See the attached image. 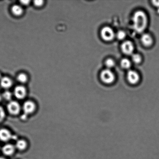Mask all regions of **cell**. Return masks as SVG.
I'll use <instances>...</instances> for the list:
<instances>
[{
    "mask_svg": "<svg viewBox=\"0 0 159 159\" xmlns=\"http://www.w3.org/2000/svg\"><path fill=\"white\" fill-rule=\"evenodd\" d=\"M133 26L135 30L141 33L146 29L148 24V18L146 13L138 11L134 13L133 17Z\"/></svg>",
    "mask_w": 159,
    "mask_h": 159,
    "instance_id": "obj_1",
    "label": "cell"
},
{
    "mask_svg": "<svg viewBox=\"0 0 159 159\" xmlns=\"http://www.w3.org/2000/svg\"><path fill=\"white\" fill-rule=\"evenodd\" d=\"M100 78L102 82L108 84L113 83L115 79L114 73L108 69L104 70L101 72Z\"/></svg>",
    "mask_w": 159,
    "mask_h": 159,
    "instance_id": "obj_2",
    "label": "cell"
},
{
    "mask_svg": "<svg viewBox=\"0 0 159 159\" xmlns=\"http://www.w3.org/2000/svg\"><path fill=\"white\" fill-rule=\"evenodd\" d=\"M101 36L105 41H110L114 39L115 33L111 27H104L101 31Z\"/></svg>",
    "mask_w": 159,
    "mask_h": 159,
    "instance_id": "obj_3",
    "label": "cell"
},
{
    "mask_svg": "<svg viewBox=\"0 0 159 159\" xmlns=\"http://www.w3.org/2000/svg\"><path fill=\"white\" fill-rule=\"evenodd\" d=\"M7 110L10 114L16 115L19 114L20 111V105L16 101H10L7 104Z\"/></svg>",
    "mask_w": 159,
    "mask_h": 159,
    "instance_id": "obj_4",
    "label": "cell"
},
{
    "mask_svg": "<svg viewBox=\"0 0 159 159\" xmlns=\"http://www.w3.org/2000/svg\"><path fill=\"white\" fill-rule=\"evenodd\" d=\"M36 105L34 102L30 101H26L23 105L24 114L27 116L33 114L36 110Z\"/></svg>",
    "mask_w": 159,
    "mask_h": 159,
    "instance_id": "obj_5",
    "label": "cell"
},
{
    "mask_svg": "<svg viewBox=\"0 0 159 159\" xmlns=\"http://www.w3.org/2000/svg\"><path fill=\"white\" fill-rule=\"evenodd\" d=\"M128 81L131 84H136L138 83L140 80V76L137 72L130 70L128 71L127 75Z\"/></svg>",
    "mask_w": 159,
    "mask_h": 159,
    "instance_id": "obj_6",
    "label": "cell"
},
{
    "mask_svg": "<svg viewBox=\"0 0 159 159\" xmlns=\"http://www.w3.org/2000/svg\"><path fill=\"white\" fill-rule=\"evenodd\" d=\"M121 50L124 54L126 55L132 54L134 51V45L130 41H126L122 44Z\"/></svg>",
    "mask_w": 159,
    "mask_h": 159,
    "instance_id": "obj_7",
    "label": "cell"
},
{
    "mask_svg": "<svg viewBox=\"0 0 159 159\" xmlns=\"http://www.w3.org/2000/svg\"><path fill=\"white\" fill-rule=\"evenodd\" d=\"M14 94L16 98L19 99H23L26 96L27 90L24 86L19 85L15 88Z\"/></svg>",
    "mask_w": 159,
    "mask_h": 159,
    "instance_id": "obj_8",
    "label": "cell"
},
{
    "mask_svg": "<svg viewBox=\"0 0 159 159\" xmlns=\"http://www.w3.org/2000/svg\"><path fill=\"white\" fill-rule=\"evenodd\" d=\"M13 135L9 130L6 128L0 129V140L3 142H7L12 139Z\"/></svg>",
    "mask_w": 159,
    "mask_h": 159,
    "instance_id": "obj_9",
    "label": "cell"
},
{
    "mask_svg": "<svg viewBox=\"0 0 159 159\" xmlns=\"http://www.w3.org/2000/svg\"><path fill=\"white\" fill-rule=\"evenodd\" d=\"M142 44L146 47H150L153 43V39L150 35L144 33L142 35L141 38Z\"/></svg>",
    "mask_w": 159,
    "mask_h": 159,
    "instance_id": "obj_10",
    "label": "cell"
},
{
    "mask_svg": "<svg viewBox=\"0 0 159 159\" xmlns=\"http://www.w3.org/2000/svg\"><path fill=\"white\" fill-rule=\"evenodd\" d=\"M15 147L13 145L7 144L3 147L2 149L3 153L6 156L12 155L15 152Z\"/></svg>",
    "mask_w": 159,
    "mask_h": 159,
    "instance_id": "obj_11",
    "label": "cell"
},
{
    "mask_svg": "<svg viewBox=\"0 0 159 159\" xmlns=\"http://www.w3.org/2000/svg\"><path fill=\"white\" fill-rule=\"evenodd\" d=\"M0 84L2 88L7 89L11 88L13 84L11 80L7 77L1 78L0 81Z\"/></svg>",
    "mask_w": 159,
    "mask_h": 159,
    "instance_id": "obj_12",
    "label": "cell"
},
{
    "mask_svg": "<svg viewBox=\"0 0 159 159\" xmlns=\"http://www.w3.org/2000/svg\"><path fill=\"white\" fill-rule=\"evenodd\" d=\"M12 13L16 16H20L23 13L24 10L22 7L18 5H13L11 8Z\"/></svg>",
    "mask_w": 159,
    "mask_h": 159,
    "instance_id": "obj_13",
    "label": "cell"
},
{
    "mask_svg": "<svg viewBox=\"0 0 159 159\" xmlns=\"http://www.w3.org/2000/svg\"><path fill=\"white\" fill-rule=\"evenodd\" d=\"M15 148L20 151L24 150L27 147V142L24 140H18L15 146Z\"/></svg>",
    "mask_w": 159,
    "mask_h": 159,
    "instance_id": "obj_14",
    "label": "cell"
},
{
    "mask_svg": "<svg viewBox=\"0 0 159 159\" xmlns=\"http://www.w3.org/2000/svg\"><path fill=\"white\" fill-rule=\"evenodd\" d=\"M17 79L21 83L24 84L28 80V77L25 73H21L18 75Z\"/></svg>",
    "mask_w": 159,
    "mask_h": 159,
    "instance_id": "obj_15",
    "label": "cell"
},
{
    "mask_svg": "<svg viewBox=\"0 0 159 159\" xmlns=\"http://www.w3.org/2000/svg\"><path fill=\"white\" fill-rule=\"evenodd\" d=\"M121 65L122 68L127 69L131 67V62L128 59H123L121 62Z\"/></svg>",
    "mask_w": 159,
    "mask_h": 159,
    "instance_id": "obj_16",
    "label": "cell"
},
{
    "mask_svg": "<svg viewBox=\"0 0 159 159\" xmlns=\"http://www.w3.org/2000/svg\"><path fill=\"white\" fill-rule=\"evenodd\" d=\"M132 59L133 62L136 64H139L142 61L141 56L139 54H132Z\"/></svg>",
    "mask_w": 159,
    "mask_h": 159,
    "instance_id": "obj_17",
    "label": "cell"
},
{
    "mask_svg": "<svg viewBox=\"0 0 159 159\" xmlns=\"http://www.w3.org/2000/svg\"><path fill=\"white\" fill-rule=\"evenodd\" d=\"M2 96L3 98L8 101L11 100L12 97V93L10 92L7 91L4 92Z\"/></svg>",
    "mask_w": 159,
    "mask_h": 159,
    "instance_id": "obj_18",
    "label": "cell"
},
{
    "mask_svg": "<svg viewBox=\"0 0 159 159\" xmlns=\"http://www.w3.org/2000/svg\"><path fill=\"white\" fill-rule=\"evenodd\" d=\"M105 65L108 68H113L115 66V62L112 59H108L105 61Z\"/></svg>",
    "mask_w": 159,
    "mask_h": 159,
    "instance_id": "obj_19",
    "label": "cell"
},
{
    "mask_svg": "<svg viewBox=\"0 0 159 159\" xmlns=\"http://www.w3.org/2000/svg\"><path fill=\"white\" fill-rule=\"evenodd\" d=\"M126 34L125 32L123 31H119L117 34V39L120 40H122L126 37Z\"/></svg>",
    "mask_w": 159,
    "mask_h": 159,
    "instance_id": "obj_20",
    "label": "cell"
},
{
    "mask_svg": "<svg viewBox=\"0 0 159 159\" xmlns=\"http://www.w3.org/2000/svg\"><path fill=\"white\" fill-rule=\"evenodd\" d=\"M5 116V112L3 108L0 106V122L4 120Z\"/></svg>",
    "mask_w": 159,
    "mask_h": 159,
    "instance_id": "obj_21",
    "label": "cell"
},
{
    "mask_svg": "<svg viewBox=\"0 0 159 159\" xmlns=\"http://www.w3.org/2000/svg\"><path fill=\"white\" fill-rule=\"evenodd\" d=\"M44 4V1L42 0H36L33 1V4L36 6L40 7L42 6Z\"/></svg>",
    "mask_w": 159,
    "mask_h": 159,
    "instance_id": "obj_22",
    "label": "cell"
},
{
    "mask_svg": "<svg viewBox=\"0 0 159 159\" xmlns=\"http://www.w3.org/2000/svg\"><path fill=\"white\" fill-rule=\"evenodd\" d=\"M20 2L23 5L27 6L30 4V1H29V0H22V1H20Z\"/></svg>",
    "mask_w": 159,
    "mask_h": 159,
    "instance_id": "obj_23",
    "label": "cell"
},
{
    "mask_svg": "<svg viewBox=\"0 0 159 159\" xmlns=\"http://www.w3.org/2000/svg\"><path fill=\"white\" fill-rule=\"evenodd\" d=\"M152 3L155 6L159 7V1H152Z\"/></svg>",
    "mask_w": 159,
    "mask_h": 159,
    "instance_id": "obj_24",
    "label": "cell"
},
{
    "mask_svg": "<svg viewBox=\"0 0 159 159\" xmlns=\"http://www.w3.org/2000/svg\"><path fill=\"white\" fill-rule=\"evenodd\" d=\"M2 96L1 95V94H0V101H1V99H2Z\"/></svg>",
    "mask_w": 159,
    "mask_h": 159,
    "instance_id": "obj_25",
    "label": "cell"
},
{
    "mask_svg": "<svg viewBox=\"0 0 159 159\" xmlns=\"http://www.w3.org/2000/svg\"><path fill=\"white\" fill-rule=\"evenodd\" d=\"M0 159H6L5 158H4V157H0Z\"/></svg>",
    "mask_w": 159,
    "mask_h": 159,
    "instance_id": "obj_26",
    "label": "cell"
},
{
    "mask_svg": "<svg viewBox=\"0 0 159 159\" xmlns=\"http://www.w3.org/2000/svg\"><path fill=\"white\" fill-rule=\"evenodd\" d=\"M1 78V74H0V78Z\"/></svg>",
    "mask_w": 159,
    "mask_h": 159,
    "instance_id": "obj_27",
    "label": "cell"
},
{
    "mask_svg": "<svg viewBox=\"0 0 159 159\" xmlns=\"http://www.w3.org/2000/svg\"><path fill=\"white\" fill-rule=\"evenodd\" d=\"M158 13H159V10H158Z\"/></svg>",
    "mask_w": 159,
    "mask_h": 159,
    "instance_id": "obj_28",
    "label": "cell"
},
{
    "mask_svg": "<svg viewBox=\"0 0 159 159\" xmlns=\"http://www.w3.org/2000/svg\"><path fill=\"white\" fill-rule=\"evenodd\" d=\"M0 148H1V147H0Z\"/></svg>",
    "mask_w": 159,
    "mask_h": 159,
    "instance_id": "obj_29",
    "label": "cell"
}]
</instances>
